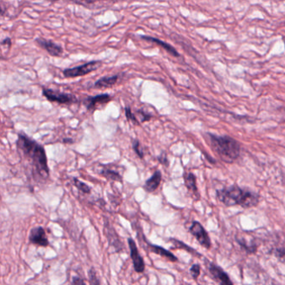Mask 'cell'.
<instances>
[{"instance_id":"f1b7e54d","label":"cell","mask_w":285,"mask_h":285,"mask_svg":"<svg viewBox=\"0 0 285 285\" xmlns=\"http://www.w3.org/2000/svg\"><path fill=\"white\" fill-rule=\"evenodd\" d=\"M2 45H9V47L12 45L11 39L10 38H5V39H3V41H2Z\"/></svg>"},{"instance_id":"603a6c76","label":"cell","mask_w":285,"mask_h":285,"mask_svg":"<svg viewBox=\"0 0 285 285\" xmlns=\"http://www.w3.org/2000/svg\"><path fill=\"white\" fill-rule=\"evenodd\" d=\"M200 272H201V268L199 264H193L190 268L191 275L193 277L194 280H197L200 275Z\"/></svg>"},{"instance_id":"2e32d148","label":"cell","mask_w":285,"mask_h":285,"mask_svg":"<svg viewBox=\"0 0 285 285\" xmlns=\"http://www.w3.org/2000/svg\"><path fill=\"white\" fill-rule=\"evenodd\" d=\"M119 76H105L99 79L98 81L94 84V87L96 89H104L112 87L117 83Z\"/></svg>"},{"instance_id":"8992f818","label":"cell","mask_w":285,"mask_h":285,"mask_svg":"<svg viewBox=\"0 0 285 285\" xmlns=\"http://www.w3.org/2000/svg\"><path fill=\"white\" fill-rule=\"evenodd\" d=\"M189 231L193 234V237H195L197 240L199 241V243L201 244V246L204 247L206 249L211 248L212 243L210 240L208 233L199 222H193L192 226L189 228Z\"/></svg>"},{"instance_id":"4316f807","label":"cell","mask_w":285,"mask_h":285,"mask_svg":"<svg viewBox=\"0 0 285 285\" xmlns=\"http://www.w3.org/2000/svg\"><path fill=\"white\" fill-rule=\"evenodd\" d=\"M158 161H159L162 165L168 166V160L167 155H166L165 152H162L159 157H158Z\"/></svg>"},{"instance_id":"9c48e42d","label":"cell","mask_w":285,"mask_h":285,"mask_svg":"<svg viewBox=\"0 0 285 285\" xmlns=\"http://www.w3.org/2000/svg\"><path fill=\"white\" fill-rule=\"evenodd\" d=\"M35 42L39 47L42 48L45 51H47L49 55L55 57H59L62 56L64 52L63 48L60 45H57L56 43L54 42L52 40L49 39H43V38H37L35 39Z\"/></svg>"},{"instance_id":"5b68a950","label":"cell","mask_w":285,"mask_h":285,"mask_svg":"<svg viewBox=\"0 0 285 285\" xmlns=\"http://www.w3.org/2000/svg\"><path fill=\"white\" fill-rule=\"evenodd\" d=\"M43 95L47 99L48 101L56 102V103L70 105V104L78 102L76 95L69 94V93L59 92V91L46 89V88L43 89Z\"/></svg>"},{"instance_id":"52a82bcc","label":"cell","mask_w":285,"mask_h":285,"mask_svg":"<svg viewBox=\"0 0 285 285\" xmlns=\"http://www.w3.org/2000/svg\"><path fill=\"white\" fill-rule=\"evenodd\" d=\"M105 232L107 235L108 243L111 247H113L115 253H119L123 249V243H121L120 238L115 232V228L110 224L108 219L105 218Z\"/></svg>"},{"instance_id":"7a4b0ae2","label":"cell","mask_w":285,"mask_h":285,"mask_svg":"<svg viewBox=\"0 0 285 285\" xmlns=\"http://www.w3.org/2000/svg\"><path fill=\"white\" fill-rule=\"evenodd\" d=\"M258 198L257 193L243 189L236 185L217 191V199L228 207L236 205L244 208L255 207L259 201Z\"/></svg>"},{"instance_id":"4fadbf2b","label":"cell","mask_w":285,"mask_h":285,"mask_svg":"<svg viewBox=\"0 0 285 285\" xmlns=\"http://www.w3.org/2000/svg\"><path fill=\"white\" fill-rule=\"evenodd\" d=\"M162 172L159 170H157L154 172L153 175L145 181L144 188L148 193H153L159 187L162 182Z\"/></svg>"},{"instance_id":"f546056e","label":"cell","mask_w":285,"mask_h":285,"mask_svg":"<svg viewBox=\"0 0 285 285\" xmlns=\"http://www.w3.org/2000/svg\"><path fill=\"white\" fill-rule=\"evenodd\" d=\"M63 142H64V143H72L73 142V141L71 140V139H64V141H63Z\"/></svg>"},{"instance_id":"d6986e66","label":"cell","mask_w":285,"mask_h":285,"mask_svg":"<svg viewBox=\"0 0 285 285\" xmlns=\"http://www.w3.org/2000/svg\"><path fill=\"white\" fill-rule=\"evenodd\" d=\"M73 181H74V185L78 188L79 190L81 191L82 193H86V194L87 193H90L91 188L88 185L86 184L83 182H81V181L76 178V177L73 178Z\"/></svg>"},{"instance_id":"7402d4cb","label":"cell","mask_w":285,"mask_h":285,"mask_svg":"<svg viewBox=\"0 0 285 285\" xmlns=\"http://www.w3.org/2000/svg\"><path fill=\"white\" fill-rule=\"evenodd\" d=\"M170 241L171 242H172V243H173V244L175 245V246L178 247V248H180V249H185L186 250H187V251L190 252V253H193V252H195V250H193L192 248L187 246V244H185V243H182V242H180V241L176 240V239H174V238H171Z\"/></svg>"},{"instance_id":"d4e9b609","label":"cell","mask_w":285,"mask_h":285,"mask_svg":"<svg viewBox=\"0 0 285 285\" xmlns=\"http://www.w3.org/2000/svg\"><path fill=\"white\" fill-rule=\"evenodd\" d=\"M137 114L140 115L141 121L142 122H145V121L150 120L152 118V115L151 114H150L148 112H144L143 110L137 111Z\"/></svg>"},{"instance_id":"277c9868","label":"cell","mask_w":285,"mask_h":285,"mask_svg":"<svg viewBox=\"0 0 285 285\" xmlns=\"http://www.w3.org/2000/svg\"><path fill=\"white\" fill-rule=\"evenodd\" d=\"M101 65H102V62L101 60H92L86 64L66 69L63 71V75L65 78H75L79 76H86L87 74L98 70Z\"/></svg>"},{"instance_id":"7c38bea8","label":"cell","mask_w":285,"mask_h":285,"mask_svg":"<svg viewBox=\"0 0 285 285\" xmlns=\"http://www.w3.org/2000/svg\"><path fill=\"white\" fill-rule=\"evenodd\" d=\"M209 272L210 274H212V276L213 277V279H215L222 285H232V282L230 280L228 275L220 267H218L213 263H210Z\"/></svg>"},{"instance_id":"ba28073f","label":"cell","mask_w":285,"mask_h":285,"mask_svg":"<svg viewBox=\"0 0 285 285\" xmlns=\"http://www.w3.org/2000/svg\"><path fill=\"white\" fill-rule=\"evenodd\" d=\"M128 245L130 252H131V257H132L135 271L137 272V273H143V272L145 271V262H144L142 257L139 254V250L137 249V243H136L133 238H128Z\"/></svg>"},{"instance_id":"e0dca14e","label":"cell","mask_w":285,"mask_h":285,"mask_svg":"<svg viewBox=\"0 0 285 285\" xmlns=\"http://www.w3.org/2000/svg\"><path fill=\"white\" fill-rule=\"evenodd\" d=\"M100 174L105 176L106 178L110 179V180H112V181L122 182V176H120V174L119 172L107 168L106 166H102V168L100 171Z\"/></svg>"},{"instance_id":"6da1fadb","label":"cell","mask_w":285,"mask_h":285,"mask_svg":"<svg viewBox=\"0 0 285 285\" xmlns=\"http://www.w3.org/2000/svg\"><path fill=\"white\" fill-rule=\"evenodd\" d=\"M16 144L18 149L30 161L35 173L45 180L49 178L50 169L48 167L47 157L44 146L32 140L24 132H20L18 135Z\"/></svg>"},{"instance_id":"3957f363","label":"cell","mask_w":285,"mask_h":285,"mask_svg":"<svg viewBox=\"0 0 285 285\" xmlns=\"http://www.w3.org/2000/svg\"><path fill=\"white\" fill-rule=\"evenodd\" d=\"M210 145L223 161L232 163L240 156V144L232 137L207 134Z\"/></svg>"},{"instance_id":"30bf717a","label":"cell","mask_w":285,"mask_h":285,"mask_svg":"<svg viewBox=\"0 0 285 285\" xmlns=\"http://www.w3.org/2000/svg\"><path fill=\"white\" fill-rule=\"evenodd\" d=\"M28 238L31 243L37 246L47 247L50 244L45 229L42 227L38 226L32 228Z\"/></svg>"},{"instance_id":"8fae6325","label":"cell","mask_w":285,"mask_h":285,"mask_svg":"<svg viewBox=\"0 0 285 285\" xmlns=\"http://www.w3.org/2000/svg\"><path fill=\"white\" fill-rule=\"evenodd\" d=\"M112 101L109 94H101L95 96H87L84 100V105L88 111H94L98 105L107 104Z\"/></svg>"},{"instance_id":"484cf974","label":"cell","mask_w":285,"mask_h":285,"mask_svg":"<svg viewBox=\"0 0 285 285\" xmlns=\"http://www.w3.org/2000/svg\"><path fill=\"white\" fill-rule=\"evenodd\" d=\"M274 254L276 257L280 260H282L283 262H285V249H278L275 250Z\"/></svg>"},{"instance_id":"9a60e30c","label":"cell","mask_w":285,"mask_h":285,"mask_svg":"<svg viewBox=\"0 0 285 285\" xmlns=\"http://www.w3.org/2000/svg\"><path fill=\"white\" fill-rule=\"evenodd\" d=\"M146 244L148 245L150 250H151L152 253H154V254L160 255L161 257H165V258L169 260L171 262H176V261H177V257H176L172 253H171L170 251H168V250L164 249V248L157 246V245H154V244H151V243H149L148 242H146Z\"/></svg>"},{"instance_id":"44dd1931","label":"cell","mask_w":285,"mask_h":285,"mask_svg":"<svg viewBox=\"0 0 285 285\" xmlns=\"http://www.w3.org/2000/svg\"><path fill=\"white\" fill-rule=\"evenodd\" d=\"M88 277H89V283L91 285H100L101 282L100 280L97 279L96 277V273H95V269L91 268L89 272H88Z\"/></svg>"},{"instance_id":"5bb4252c","label":"cell","mask_w":285,"mask_h":285,"mask_svg":"<svg viewBox=\"0 0 285 285\" xmlns=\"http://www.w3.org/2000/svg\"><path fill=\"white\" fill-rule=\"evenodd\" d=\"M140 37L141 39H144L145 41L154 43L156 45H159L161 47L163 48L165 51H168V53L171 55V56H175V57H179L180 56L178 52H177V51H176L173 46H171V45H169L168 43L164 42L163 40L157 39V38H154V37L146 36V35H141Z\"/></svg>"},{"instance_id":"83f0119b","label":"cell","mask_w":285,"mask_h":285,"mask_svg":"<svg viewBox=\"0 0 285 285\" xmlns=\"http://www.w3.org/2000/svg\"><path fill=\"white\" fill-rule=\"evenodd\" d=\"M72 283L73 285H86V282L84 280L79 278V277H73L72 278Z\"/></svg>"},{"instance_id":"cb8c5ba5","label":"cell","mask_w":285,"mask_h":285,"mask_svg":"<svg viewBox=\"0 0 285 285\" xmlns=\"http://www.w3.org/2000/svg\"><path fill=\"white\" fill-rule=\"evenodd\" d=\"M125 113H126V117L127 120H132L135 123L139 124V121L137 120L136 115L132 112V110L129 107H126L125 108Z\"/></svg>"},{"instance_id":"ac0fdd59","label":"cell","mask_w":285,"mask_h":285,"mask_svg":"<svg viewBox=\"0 0 285 285\" xmlns=\"http://www.w3.org/2000/svg\"><path fill=\"white\" fill-rule=\"evenodd\" d=\"M184 182L188 190L192 191L194 193H198L197 179L194 174L191 173V172L186 174L184 176Z\"/></svg>"},{"instance_id":"ffe728a7","label":"cell","mask_w":285,"mask_h":285,"mask_svg":"<svg viewBox=\"0 0 285 285\" xmlns=\"http://www.w3.org/2000/svg\"><path fill=\"white\" fill-rule=\"evenodd\" d=\"M140 147V142L137 140V139H135V140L133 141V144H132V148H133V150H134V151L136 152L137 156L140 157L141 159H142L143 157H144V153H143L142 150Z\"/></svg>"}]
</instances>
